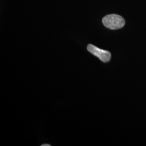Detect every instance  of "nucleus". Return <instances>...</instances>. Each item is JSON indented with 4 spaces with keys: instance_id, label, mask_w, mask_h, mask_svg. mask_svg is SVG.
<instances>
[{
    "instance_id": "1",
    "label": "nucleus",
    "mask_w": 146,
    "mask_h": 146,
    "mask_svg": "<svg viewBox=\"0 0 146 146\" xmlns=\"http://www.w3.org/2000/svg\"><path fill=\"white\" fill-rule=\"evenodd\" d=\"M102 23L106 28L116 30L122 28L125 25L124 19L117 14H110L104 16L102 19Z\"/></svg>"
},
{
    "instance_id": "2",
    "label": "nucleus",
    "mask_w": 146,
    "mask_h": 146,
    "mask_svg": "<svg viewBox=\"0 0 146 146\" xmlns=\"http://www.w3.org/2000/svg\"><path fill=\"white\" fill-rule=\"evenodd\" d=\"M87 50L89 52L99 58L103 62H108L110 60L111 54L107 50L100 49L92 44H89L88 45Z\"/></svg>"
},
{
    "instance_id": "3",
    "label": "nucleus",
    "mask_w": 146,
    "mask_h": 146,
    "mask_svg": "<svg viewBox=\"0 0 146 146\" xmlns=\"http://www.w3.org/2000/svg\"><path fill=\"white\" fill-rule=\"evenodd\" d=\"M51 145H49V144H43V145H42L41 146H50Z\"/></svg>"
}]
</instances>
